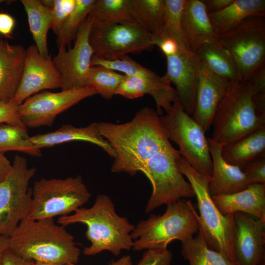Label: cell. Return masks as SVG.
Wrapping results in <instances>:
<instances>
[{
    "label": "cell",
    "mask_w": 265,
    "mask_h": 265,
    "mask_svg": "<svg viewBox=\"0 0 265 265\" xmlns=\"http://www.w3.org/2000/svg\"><path fill=\"white\" fill-rule=\"evenodd\" d=\"M17 151L32 157L42 156L41 149L33 144L24 124H0V153Z\"/></svg>",
    "instance_id": "obj_31"
},
{
    "label": "cell",
    "mask_w": 265,
    "mask_h": 265,
    "mask_svg": "<svg viewBox=\"0 0 265 265\" xmlns=\"http://www.w3.org/2000/svg\"><path fill=\"white\" fill-rule=\"evenodd\" d=\"M26 218H53L74 212L86 203L91 193L81 175L64 179L42 178L34 182Z\"/></svg>",
    "instance_id": "obj_7"
},
{
    "label": "cell",
    "mask_w": 265,
    "mask_h": 265,
    "mask_svg": "<svg viewBox=\"0 0 265 265\" xmlns=\"http://www.w3.org/2000/svg\"><path fill=\"white\" fill-rule=\"evenodd\" d=\"M212 197L223 214L243 212L265 222V184H250L240 191Z\"/></svg>",
    "instance_id": "obj_22"
},
{
    "label": "cell",
    "mask_w": 265,
    "mask_h": 265,
    "mask_svg": "<svg viewBox=\"0 0 265 265\" xmlns=\"http://www.w3.org/2000/svg\"><path fill=\"white\" fill-rule=\"evenodd\" d=\"M166 58L167 68L163 77L174 85L177 98L185 111L192 116L198 82L199 60L194 53L181 47L177 53Z\"/></svg>",
    "instance_id": "obj_15"
},
{
    "label": "cell",
    "mask_w": 265,
    "mask_h": 265,
    "mask_svg": "<svg viewBox=\"0 0 265 265\" xmlns=\"http://www.w3.org/2000/svg\"><path fill=\"white\" fill-rule=\"evenodd\" d=\"M181 254L189 265H236L211 249L199 229L195 235L182 242Z\"/></svg>",
    "instance_id": "obj_30"
},
{
    "label": "cell",
    "mask_w": 265,
    "mask_h": 265,
    "mask_svg": "<svg viewBox=\"0 0 265 265\" xmlns=\"http://www.w3.org/2000/svg\"><path fill=\"white\" fill-rule=\"evenodd\" d=\"M212 169L208 189L211 196L227 195L247 188L250 184L242 170L227 162L223 158V145L208 138Z\"/></svg>",
    "instance_id": "obj_19"
},
{
    "label": "cell",
    "mask_w": 265,
    "mask_h": 265,
    "mask_svg": "<svg viewBox=\"0 0 265 265\" xmlns=\"http://www.w3.org/2000/svg\"><path fill=\"white\" fill-rule=\"evenodd\" d=\"M154 41L155 46L159 47L165 57L177 53L181 47L175 39L169 36H164Z\"/></svg>",
    "instance_id": "obj_40"
},
{
    "label": "cell",
    "mask_w": 265,
    "mask_h": 265,
    "mask_svg": "<svg viewBox=\"0 0 265 265\" xmlns=\"http://www.w3.org/2000/svg\"><path fill=\"white\" fill-rule=\"evenodd\" d=\"M4 1V0H0V3H1L2 2H3Z\"/></svg>",
    "instance_id": "obj_49"
},
{
    "label": "cell",
    "mask_w": 265,
    "mask_h": 265,
    "mask_svg": "<svg viewBox=\"0 0 265 265\" xmlns=\"http://www.w3.org/2000/svg\"><path fill=\"white\" fill-rule=\"evenodd\" d=\"M182 24L191 50L194 53L206 44L218 42V35L202 0H185Z\"/></svg>",
    "instance_id": "obj_21"
},
{
    "label": "cell",
    "mask_w": 265,
    "mask_h": 265,
    "mask_svg": "<svg viewBox=\"0 0 265 265\" xmlns=\"http://www.w3.org/2000/svg\"><path fill=\"white\" fill-rule=\"evenodd\" d=\"M32 265H76L75 264H45L38 262H33Z\"/></svg>",
    "instance_id": "obj_47"
},
{
    "label": "cell",
    "mask_w": 265,
    "mask_h": 265,
    "mask_svg": "<svg viewBox=\"0 0 265 265\" xmlns=\"http://www.w3.org/2000/svg\"><path fill=\"white\" fill-rule=\"evenodd\" d=\"M218 41L235 64L242 80L265 66V15L247 17L218 35Z\"/></svg>",
    "instance_id": "obj_9"
},
{
    "label": "cell",
    "mask_w": 265,
    "mask_h": 265,
    "mask_svg": "<svg viewBox=\"0 0 265 265\" xmlns=\"http://www.w3.org/2000/svg\"><path fill=\"white\" fill-rule=\"evenodd\" d=\"M27 16L29 31L39 53L48 57L47 34L51 28V9L39 0H21Z\"/></svg>",
    "instance_id": "obj_27"
},
{
    "label": "cell",
    "mask_w": 265,
    "mask_h": 265,
    "mask_svg": "<svg viewBox=\"0 0 265 265\" xmlns=\"http://www.w3.org/2000/svg\"><path fill=\"white\" fill-rule=\"evenodd\" d=\"M9 249L20 257L45 264H75L80 250L73 236L53 218L22 220L9 236Z\"/></svg>",
    "instance_id": "obj_3"
},
{
    "label": "cell",
    "mask_w": 265,
    "mask_h": 265,
    "mask_svg": "<svg viewBox=\"0 0 265 265\" xmlns=\"http://www.w3.org/2000/svg\"><path fill=\"white\" fill-rule=\"evenodd\" d=\"M262 88H265V66L246 80L230 83L212 120L213 141L224 145L265 127V117L258 112L254 98Z\"/></svg>",
    "instance_id": "obj_2"
},
{
    "label": "cell",
    "mask_w": 265,
    "mask_h": 265,
    "mask_svg": "<svg viewBox=\"0 0 265 265\" xmlns=\"http://www.w3.org/2000/svg\"><path fill=\"white\" fill-rule=\"evenodd\" d=\"M164 1V32L162 37L170 36L177 41L181 48L192 52L182 24V14L185 0Z\"/></svg>",
    "instance_id": "obj_32"
},
{
    "label": "cell",
    "mask_w": 265,
    "mask_h": 265,
    "mask_svg": "<svg viewBox=\"0 0 265 265\" xmlns=\"http://www.w3.org/2000/svg\"><path fill=\"white\" fill-rule=\"evenodd\" d=\"M57 222L64 227L75 223L86 225L85 237L91 243L84 248L86 256L107 251L117 256L123 250L132 249L134 225L116 212L114 204L107 195H98L91 207H81L72 214L59 217Z\"/></svg>",
    "instance_id": "obj_4"
},
{
    "label": "cell",
    "mask_w": 265,
    "mask_h": 265,
    "mask_svg": "<svg viewBox=\"0 0 265 265\" xmlns=\"http://www.w3.org/2000/svg\"><path fill=\"white\" fill-rule=\"evenodd\" d=\"M164 8V0H130L132 19L151 33L154 39L163 35Z\"/></svg>",
    "instance_id": "obj_29"
},
{
    "label": "cell",
    "mask_w": 265,
    "mask_h": 265,
    "mask_svg": "<svg viewBox=\"0 0 265 265\" xmlns=\"http://www.w3.org/2000/svg\"><path fill=\"white\" fill-rule=\"evenodd\" d=\"M159 116L153 108L144 107L128 122L97 123L99 133L115 152L111 171L132 176L141 172L150 181L152 191L146 213L195 197L191 185L178 168L180 152L171 144Z\"/></svg>",
    "instance_id": "obj_1"
},
{
    "label": "cell",
    "mask_w": 265,
    "mask_h": 265,
    "mask_svg": "<svg viewBox=\"0 0 265 265\" xmlns=\"http://www.w3.org/2000/svg\"><path fill=\"white\" fill-rule=\"evenodd\" d=\"M109 265H132V258L130 255H125L117 261H112Z\"/></svg>",
    "instance_id": "obj_46"
},
{
    "label": "cell",
    "mask_w": 265,
    "mask_h": 265,
    "mask_svg": "<svg viewBox=\"0 0 265 265\" xmlns=\"http://www.w3.org/2000/svg\"><path fill=\"white\" fill-rule=\"evenodd\" d=\"M259 265H265V259L263 260Z\"/></svg>",
    "instance_id": "obj_48"
},
{
    "label": "cell",
    "mask_w": 265,
    "mask_h": 265,
    "mask_svg": "<svg viewBox=\"0 0 265 265\" xmlns=\"http://www.w3.org/2000/svg\"><path fill=\"white\" fill-rule=\"evenodd\" d=\"M221 155L227 162L242 170L249 162L265 155V127L223 145Z\"/></svg>",
    "instance_id": "obj_24"
},
{
    "label": "cell",
    "mask_w": 265,
    "mask_h": 265,
    "mask_svg": "<svg viewBox=\"0 0 265 265\" xmlns=\"http://www.w3.org/2000/svg\"><path fill=\"white\" fill-rule=\"evenodd\" d=\"M11 168L12 163L3 153H0V182L7 176Z\"/></svg>",
    "instance_id": "obj_44"
},
{
    "label": "cell",
    "mask_w": 265,
    "mask_h": 265,
    "mask_svg": "<svg viewBox=\"0 0 265 265\" xmlns=\"http://www.w3.org/2000/svg\"><path fill=\"white\" fill-rule=\"evenodd\" d=\"M173 254L166 249H149L143 254L136 265H171Z\"/></svg>",
    "instance_id": "obj_37"
},
{
    "label": "cell",
    "mask_w": 265,
    "mask_h": 265,
    "mask_svg": "<svg viewBox=\"0 0 265 265\" xmlns=\"http://www.w3.org/2000/svg\"><path fill=\"white\" fill-rule=\"evenodd\" d=\"M159 118L169 140L178 146L181 157L197 172L211 179L212 160L202 127L185 111L177 98Z\"/></svg>",
    "instance_id": "obj_8"
},
{
    "label": "cell",
    "mask_w": 265,
    "mask_h": 265,
    "mask_svg": "<svg viewBox=\"0 0 265 265\" xmlns=\"http://www.w3.org/2000/svg\"><path fill=\"white\" fill-rule=\"evenodd\" d=\"M51 9L52 16L51 29L56 35L65 21L74 9L76 0H41Z\"/></svg>",
    "instance_id": "obj_36"
},
{
    "label": "cell",
    "mask_w": 265,
    "mask_h": 265,
    "mask_svg": "<svg viewBox=\"0 0 265 265\" xmlns=\"http://www.w3.org/2000/svg\"><path fill=\"white\" fill-rule=\"evenodd\" d=\"M234 217L236 265H259L265 259V222L243 212H235Z\"/></svg>",
    "instance_id": "obj_16"
},
{
    "label": "cell",
    "mask_w": 265,
    "mask_h": 265,
    "mask_svg": "<svg viewBox=\"0 0 265 265\" xmlns=\"http://www.w3.org/2000/svg\"><path fill=\"white\" fill-rule=\"evenodd\" d=\"M15 26V20L10 14L0 13V34L6 37L10 36Z\"/></svg>",
    "instance_id": "obj_41"
},
{
    "label": "cell",
    "mask_w": 265,
    "mask_h": 265,
    "mask_svg": "<svg viewBox=\"0 0 265 265\" xmlns=\"http://www.w3.org/2000/svg\"><path fill=\"white\" fill-rule=\"evenodd\" d=\"M36 169L28 166L26 159L16 155L12 168L0 182V234L9 237L30 210L32 190L29 182Z\"/></svg>",
    "instance_id": "obj_10"
},
{
    "label": "cell",
    "mask_w": 265,
    "mask_h": 265,
    "mask_svg": "<svg viewBox=\"0 0 265 265\" xmlns=\"http://www.w3.org/2000/svg\"><path fill=\"white\" fill-rule=\"evenodd\" d=\"M149 94L154 99L159 116L167 112L177 98L175 88L163 76L157 74L151 77L128 76L124 78L117 88L116 95L134 99Z\"/></svg>",
    "instance_id": "obj_18"
},
{
    "label": "cell",
    "mask_w": 265,
    "mask_h": 265,
    "mask_svg": "<svg viewBox=\"0 0 265 265\" xmlns=\"http://www.w3.org/2000/svg\"><path fill=\"white\" fill-rule=\"evenodd\" d=\"M33 262L20 257L8 249L4 254L2 265H32Z\"/></svg>",
    "instance_id": "obj_42"
},
{
    "label": "cell",
    "mask_w": 265,
    "mask_h": 265,
    "mask_svg": "<svg viewBox=\"0 0 265 265\" xmlns=\"http://www.w3.org/2000/svg\"><path fill=\"white\" fill-rule=\"evenodd\" d=\"M242 170L250 184H265V155L249 162Z\"/></svg>",
    "instance_id": "obj_38"
},
{
    "label": "cell",
    "mask_w": 265,
    "mask_h": 265,
    "mask_svg": "<svg viewBox=\"0 0 265 265\" xmlns=\"http://www.w3.org/2000/svg\"><path fill=\"white\" fill-rule=\"evenodd\" d=\"M91 24L86 18L79 28L75 44L67 50L58 49L52 58L61 80V90L86 87L94 51L89 42Z\"/></svg>",
    "instance_id": "obj_13"
},
{
    "label": "cell",
    "mask_w": 265,
    "mask_h": 265,
    "mask_svg": "<svg viewBox=\"0 0 265 265\" xmlns=\"http://www.w3.org/2000/svg\"><path fill=\"white\" fill-rule=\"evenodd\" d=\"M89 42L94 56L113 60L153 49V34L136 21L101 27H91Z\"/></svg>",
    "instance_id": "obj_11"
},
{
    "label": "cell",
    "mask_w": 265,
    "mask_h": 265,
    "mask_svg": "<svg viewBox=\"0 0 265 265\" xmlns=\"http://www.w3.org/2000/svg\"><path fill=\"white\" fill-rule=\"evenodd\" d=\"M124 75L100 66L90 67L87 80V86L93 88L106 100L115 95Z\"/></svg>",
    "instance_id": "obj_34"
},
{
    "label": "cell",
    "mask_w": 265,
    "mask_h": 265,
    "mask_svg": "<svg viewBox=\"0 0 265 265\" xmlns=\"http://www.w3.org/2000/svg\"><path fill=\"white\" fill-rule=\"evenodd\" d=\"M166 206L162 214H151L134 226L132 250L166 249L171 241L182 242L197 233L198 213L191 201L181 199Z\"/></svg>",
    "instance_id": "obj_5"
},
{
    "label": "cell",
    "mask_w": 265,
    "mask_h": 265,
    "mask_svg": "<svg viewBox=\"0 0 265 265\" xmlns=\"http://www.w3.org/2000/svg\"><path fill=\"white\" fill-rule=\"evenodd\" d=\"M61 85L60 76L51 56H42L33 44L26 49L22 80L10 102L19 106L36 93L46 89L60 88Z\"/></svg>",
    "instance_id": "obj_14"
},
{
    "label": "cell",
    "mask_w": 265,
    "mask_h": 265,
    "mask_svg": "<svg viewBox=\"0 0 265 265\" xmlns=\"http://www.w3.org/2000/svg\"><path fill=\"white\" fill-rule=\"evenodd\" d=\"M218 35L233 28L244 19L254 15H265V0H233L223 9L208 14Z\"/></svg>",
    "instance_id": "obj_25"
},
{
    "label": "cell",
    "mask_w": 265,
    "mask_h": 265,
    "mask_svg": "<svg viewBox=\"0 0 265 265\" xmlns=\"http://www.w3.org/2000/svg\"><path fill=\"white\" fill-rule=\"evenodd\" d=\"M18 125L23 123L19 112V106L14 103L0 102V124Z\"/></svg>",
    "instance_id": "obj_39"
},
{
    "label": "cell",
    "mask_w": 265,
    "mask_h": 265,
    "mask_svg": "<svg viewBox=\"0 0 265 265\" xmlns=\"http://www.w3.org/2000/svg\"><path fill=\"white\" fill-rule=\"evenodd\" d=\"M33 144L40 149L74 141L91 143L101 148L113 158L115 152L108 142L99 133L97 123H92L85 127H76L64 125L55 131L30 136Z\"/></svg>",
    "instance_id": "obj_23"
},
{
    "label": "cell",
    "mask_w": 265,
    "mask_h": 265,
    "mask_svg": "<svg viewBox=\"0 0 265 265\" xmlns=\"http://www.w3.org/2000/svg\"><path fill=\"white\" fill-rule=\"evenodd\" d=\"M9 237L0 234V265H2L4 254L9 249Z\"/></svg>",
    "instance_id": "obj_45"
},
{
    "label": "cell",
    "mask_w": 265,
    "mask_h": 265,
    "mask_svg": "<svg viewBox=\"0 0 265 265\" xmlns=\"http://www.w3.org/2000/svg\"><path fill=\"white\" fill-rule=\"evenodd\" d=\"M26 49L0 39V102H9L22 80Z\"/></svg>",
    "instance_id": "obj_20"
},
{
    "label": "cell",
    "mask_w": 265,
    "mask_h": 265,
    "mask_svg": "<svg viewBox=\"0 0 265 265\" xmlns=\"http://www.w3.org/2000/svg\"><path fill=\"white\" fill-rule=\"evenodd\" d=\"M208 14L217 12L227 7L233 0H202Z\"/></svg>",
    "instance_id": "obj_43"
},
{
    "label": "cell",
    "mask_w": 265,
    "mask_h": 265,
    "mask_svg": "<svg viewBox=\"0 0 265 265\" xmlns=\"http://www.w3.org/2000/svg\"><path fill=\"white\" fill-rule=\"evenodd\" d=\"M91 65L106 67L118 73H123L124 75L128 76L151 77L157 74L142 66L127 55L110 60L103 59L93 55Z\"/></svg>",
    "instance_id": "obj_35"
},
{
    "label": "cell",
    "mask_w": 265,
    "mask_h": 265,
    "mask_svg": "<svg viewBox=\"0 0 265 265\" xmlns=\"http://www.w3.org/2000/svg\"><path fill=\"white\" fill-rule=\"evenodd\" d=\"M95 0H76L75 7L56 35L58 49L70 47L78 30L87 18Z\"/></svg>",
    "instance_id": "obj_33"
},
{
    "label": "cell",
    "mask_w": 265,
    "mask_h": 265,
    "mask_svg": "<svg viewBox=\"0 0 265 265\" xmlns=\"http://www.w3.org/2000/svg\"><path fill=\"white\" fill-rule=\"evenodd\" d=\"M97 94L88 86L58 92L43 91L28 97L19 105V114L27 128L50 127L58 114Z\"/></svg>",
    "instance_id": "obj_12"
},
{
    "label": "cell",
    "mask_w": 265,
    "mask_h": 265,
    "mask_svg": "<svg viewBox=\"0 0 265 265\" xmlns=\"http://www.w3.org/2000/svg\"><path fill=\"white\" fill-rule=\"evenodd\" d=\"M177 163L194 190L199 211V230L204 239L211 249L236 265L233 250L234 214H223L215 206L208 189L210 179L197 172L181 156Z\"/></svg>",
    "instance_id": "obj_6"
},
{
    "label": "cell",
    "mask_w": 265,
    "mask_h": 265,
    "mask_svg": "<svg viewBox=\"0 0 265 265\" xmlns=\"http://www.w3.org/2000/svg\"><path fill=\"white\" fill-rule=\"evenodd\" d=\"M195 53L201 62L228 82L242 80L233 60L218 41L204 45Z\"/></svg>",
    "instance_id": "obj_26"
},
{
    "label": "cell",
    "mask_w": 265,
    "mask_h": 265,
    "mask_svg": "<svg viewBox=\"0 0 265 265\" xmlns=\"http://www.w3.org/2000/svg\"><path fill=\"white\" fill-rule=\"evenodd\" d=\"M230 83L199 60L198 82L192 117L206 132L211 127L214 112L227 93Z\"/></svg>",
    "instance_id": "obj_17"
},
{
    "label": "cell",
    "mask_w": 265,
    "mask_h": 265,
    "mask_svg": "<svg viewBox=\"0 0 265 265\" xmlns=\"http://www.w3.org/2000/svg\"><path fill=\"white\" fill-rule=\"evenodd\" d=\"M87 18L92 27L135 21L130 12V0H95Z\"/></svg>",
    "instance_id": "obj_28"
}]
</instances>
